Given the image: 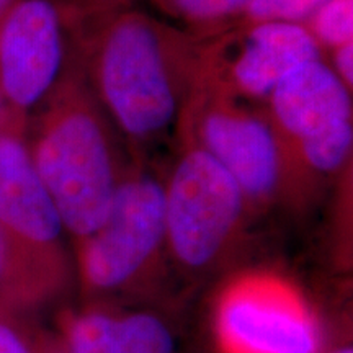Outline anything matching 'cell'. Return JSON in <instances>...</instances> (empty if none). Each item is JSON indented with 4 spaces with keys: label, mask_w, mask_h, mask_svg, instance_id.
<instances>
[{
    "label": "cell",
    "mask_w": 353,
    "mask_h": 353,
    "mask_svg": "<svg viewBox=\"0 0 353 353\" xmlns=\"http://www.w3.org/2000/svg\"><path fill=\"white\" fill-rule=\"evenodd\" d=\"M26 143L64 231L79 244L101 226L125 175L90 88L65 74Z\"/></svg>",
    "instance_id": "1"
},
{
    "label": "cell",
    "mask_w": 353,
    "mask_h": 353,
    "mask_svg": "<svg viewBox=\"0 0 353 353\" xmlns=\"http://www.w3.org/2000/svg\"><path fill=\"white\" fill-rule=\"evenodd\" d=\"M200 63L175 34L130 13L103 33L92 76L114 126L134 143H151L183 118Z\"/></svg>",
    "instance_id": "2"
},
{
    "label": "cell",
    "mask_w": 353,
    "mask_h": 353,
    "mask_svg": "<svg viewBox=\"0 0 353 353\" xmlns=\"http://www.w3.org/2000/svg\"><path fill=\"white\" fill-rule=\"evenodd\" d=\"M190 141L200 145L236 180L249 205H268L301 174L270 118L242 107L198 72L185 108Z\"/></svg>",
    "instance_id": "3"
},
{
    "label": "cell",
    "mask_w": 353,
    "mask_h": 353,
    "mask_svg": "<svg viewBox=\"0 0 353 353\" xmlns=\"http://www.w3.org/2000/svg\"><path fill=\"white\" fill-rule=\"evenodd\" d=\"M165 192L167 247L183 267H210L239 231L247 198L236 180L205 149L190 141Z\"/></svg>",
    "instance_id": "4"
},
{
    "label": "cell",
    "mask_w": 353,
    "mask_h": 353,
    "mask_svg": "<svg viewBox=\"0 0 353 353\" xmlns=\"http://www.w3.org/2000/svg\"><path fill=\"white\" fill-rule=\"evenodd\" d=\"M270 118L299 172L332 175L350 159L352 90L324 59L291 72L267 100Z\"/></svg>",
    "instance_id": "5"
},
{
    "label": "cell",
    "mask_w": 353,
    "mask_h": 353,
    "mask_svg": "<svg viewBox=\"0 0 353 353\" xmlns=\"http://www.w3.org/2000/svg\"><path fill=\"white\" fill-rule=\"evenodd\" d=\"M77 245L82 281L92 291L138 280L167 245L164 180L148 172L123 175L107 218Z\"/></svg>",
    "instance_id": "6"
},
{
    "label": "cell",
    "mask_w": 353,
    "mask_h": 353,
    "mask_svg": "<svg viewBox=\"0 0 353 353\" xmlns=\"http://www.w3.org/2000/svg\"><path fill=\"white\" fill-rule=\"evenodd\" d=\"M64 15L54 0H17L0 17V97L26 128L65 72Z\"/></svg>",
    "instance_id": "7"
},
{
    "label": "cell",
    "mask_w": 353,
    "mask_h": 353,
    "mask_svg": "<svg viewBox=\"0 0 353 353\" xmlns=\"http://www.w3.org/2000/svg\"><path fill=\"white\" fill-rule=\"evenodd\" d=\"M216 327L226 353H319L321 335L294 291L268 276L229 286Z\"/></svg>",
    "instance_id": "8"
},
{
    "label": "cell",
    "mask_w": 353,
    "mask_h": 353,
    "mask_svg": "<svg viewBox=\"0 0 353 353\" xmlns=\"http://www.w3.org/2000/svg\"><path fill=\"white\" fill-rule=\"evenodd\" d=\"M317 59H324L322 50L304 23L252 21L218 57H201L200 70L237 99L268 100L291 72Z\"/></svg>",
    "instance_id": "9"
},
{
    "label": "cell",
    "mask_w": 353,
    "mask_h": 353,
    "mask_svg": "<svg viewBox=\"0 0 353 353\" xmlns=\"http://www.w3.org/2000/svg\"><path fill=\"white\" fill-rule=\"evenodd\" d=\"M0 226L41 257L68 268L64 226L34 167L25 131H0Z\"/></svg>",
    "instance_id": "10"
},
{
    "label": "cell",
    "mask_w": 353,
    "mask_h": 353,
    "mask_svg": "<svg viewBox=\"0 0 353 353\" xmlns=\"http://www.w3.org/2000/svg\"><path fill=\"white\" fill-rule=\"evenodd\" d=\"M68 353H175L169 325L151 312L83 311L64 319Z\"/></svg>",
    "instance_id": "11"
},
{
    "label": "cell",
    "mask_w": 353,
    "mask_h": 353,
    "mask_svg": "<svg viewBox=\"0 0 353 353\" xmlns=\"http://www.w3.org/2000/svg\"><path fill=\"white\" fill-rule=\"evenodd\" d=\"M68 268L50 262L0 226V306L28 311L59 293Z\"/></svg>",
    "instance_id": "12"
},
{
    "label": "cell",
    "mask_w": 353,
    "mask_h": 353,
    "mask_svg": "<svg viewBox=\"0 0 353 353\" xmlns=\"http://www.w3.org/2000/svg\"><path fill=\"white\" fill-rule=\"evenodd\" d=\"M306 26L322 51L353 43V0H325Z\"/></svg>",
    "instance_id": "13"
},
{
    "label": "cell",
    "mask_w": 353,
    "mask_h": 353,
    "mask_svg": "<svg viewBox=\"0 0 353 353\" xmlns=\"http://www.w3.org/2000/svg\"><path fill=\"white\" fill-rule=\"evenodd\" d=\"M325 0H252L247 15L252 21H290L304 23Z\"/></svg>",
    "instance_id": "14"
},
{
    "label": "cell",
    "mask_w": 353,
    "mask_h": 353,
    "mask_svg": "<svg viewBox=\"0 0 353 353\" xmlns=\"http://www.w3.org/2000/svg\"><path fill=\"white\" fill-rule=\"evenodd\" d=\"M252 0H169L170 7L180 17L196 23L219 21L245 12Z\"/></svg>",
    "instance_id": "15"
},
{
    "label": "cell",
    "mask_w": 353,
    "mask_h": 353,
    "mask_svg": "<svg viewBox=\"0 0 353 353\" xmlns=\"http://www.w3.org/2000/svg\"><path fill=\"white\" fill-rule=\"evenodd\" d=\"M0 353H38V342L20 327L15 312L3 306H0Z\"/></svg>",
    "instance_id": "16"
},
{
    "label": "cell",
    "mask_w": 353,
    "mask_h": 353,
    "mask_svg": "<svg viewBox=\"0 0 353 353\" xmlns=\"http://www.w3.org/2000/svg\"><path fill=\"white\" fill-rule=\"evenodd\" d=\"M335 76L339 77L348 90L353 87V43L343 44L332 50V63L329 64Z\"/></svg>",
    "instance_id": "17"
},
{
    "label": "cell",
    "mask_w": 353,
    "mask_h": 353,
    "mask_svg": "<svg viewBox=\"0 0 353 353\" xmlns=\"http://www.w3.org/2000/svg\"><path fill=\"white\" fill-rule=\"evenodd\" d=\"M6 130L25 131V128L12 117V113L8 112L6 103H3L2 97H0V131H6Z\"/></svg>",
    "instance_id": "18"
},
{
    "label": "cell",
    "mask_w": 353,
    "mask_h": 353,
    "mask_svg": "<svg viewBox=\"0 0 353 353\" xmlns=\"http://www.w3.org/2000/svg\"><path fill=\"white\" fill-rule=\"evenodd\" d=\"M38 353H68L65 347L61 343H38Z\"/></svg>",
    "instance_id": "19"
},
{
    "label": "cell",
    "mask_w": 353,
    "mask_h": 353,
    "mask_svg": "<svg viewBox=\"0 0 353 353\" xmlns=\"http://www.w3.org/2000/svg\"><path fill=\"white\" fill-rule=\"evenodd\" d=\"M15 2L17 0H0V17H2Z\"/></svg>",
    "instance_id": "20"
},
{
    "label": "cell",
    "mask_w": 353,
    "mask_h": 353,
    "mask_svg": "<svg viewBox=\"0 0 353 353\" xmlns=\"http://www.w3.org/2000/svg\"><path fill=\"white\" fill-rule=\"evenodd\" d=\"M329 353H353V350L350 347H341V348H335V350L329 352Z\"/></svg>",
    "instance_id": "21"
}]
</instances>
